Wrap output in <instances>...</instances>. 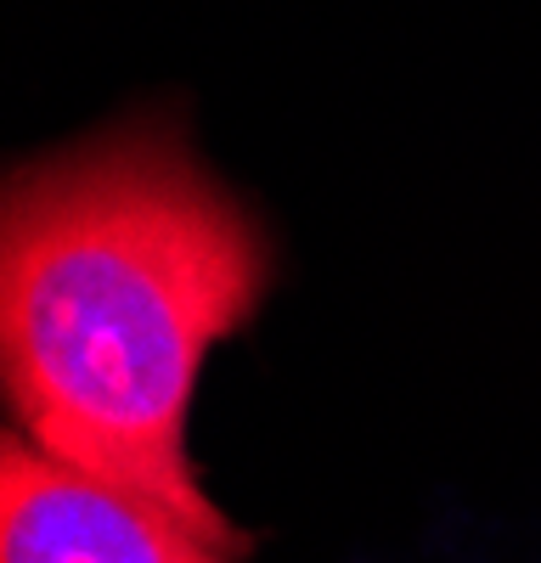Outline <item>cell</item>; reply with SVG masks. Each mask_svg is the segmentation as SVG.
<instances>
[{
  "label": "cell",
  "instance_id": "cell-1",
  "mask_svg": "<svg viewBox=\"0 0 541 563\" xmlns=\"http://www.w3.org/2000/svg\"><path fill=\"white\" fill-rule=\"evenodd\" d=\"M277 288L260 209L169 102L0 164V400L52 456L238 552L192 467L203 361Z\"/></svg>",
  "mask_w": 541,
  "mask_h": 563
},
{
  "label": "cell",
  "instance_id": "cell-2",
  "mask_svg": "<svg viewBox=\"0 0 541 563\" xmlns=\"http://www.w3.org/2000/svg\"><path fill=\"white\" fill-rule=\"evenodd\" d=\"M0 563H225V547L0 429Z\"/></svg>",
  "mask_w": 541,
  "mask_h": 563
}]
</instances>
